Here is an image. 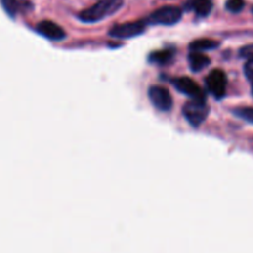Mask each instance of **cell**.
Segmentation results:
<instances>
[{
    "label": "cell",
    "instance_id": "6da1fadb",
    "mask_svg": "<svg viewBox=\"0 0 253 253\" xmlns=\"http://www.w3.org/2000/svg\"><path fill=\"white\" fill-rule=\"evenodd\" d=\"M123 6V0H100L93 6L83 10L79 14V20L83 22H98L105 17L110 16Z\"/></svg>",
    "mask_w": 253,
    "mask_h": 253
},
{
    "label": "cell",
    "instance_id": "7a4b0ae2",
    "mask_svg": "<svg viewBox=\"0 0 253 253\" xmlns=\"http://www.w3.org/2000/svg\"><path fill=\"white\" fill-rule=\"evenodd\" d=\"M183 114L190 125L198 127L207 119L208 114H209V108L207 105V101L190 100L183 108Z\"/></svg>",
    "mask_w": 253,
    "mask_h": 253
},
{
    "label": "cell",
    "instance_id": "3957f363",
    "mask_svg": "<svg viewBox=\"0 0 253 253\" xmlns=\"http://www.w3.org/2000/svg\"><path fill=\"white\" fill-rule=\"evenodd\" d=\"M182 19V10L177 6H162L153 11L148 17V22L153 25H169L177 24Z\"/></svg>",
    "mask_w": 253,
    "mask_h": 253
},
{
    "label": "cell",
    "instance_id": "277c9868",
    "mask_svg": "<svg viewBox=\"0 0 253 253\" xmlns=\"http://www.w3.org/2000/svg\"><path fill=\"white\" fill-rule=\"evenodd\" d=\"M173 84H174V86L180 93L189 96L192 100L207 101V96H205L204 90L193 79L188 78V77H179V78L173 81Z\"/></svg>",
    "mask_w": 253,
    "mask_h": 253
},
{
    "label": "cell",
    "instance_id": "5b68a950",
    "mask_svg": "<svg viewBox=\"0 0 253 253\" xmlns=\"http://www.w3.org/2000/svg\"><path fill=\"white\" fill-rule=\"evenodd\" d=\"M207 88L216 99L224 98L226 94L227 78L221 69H214L207 77Z\"/></svg>",
    "mask_w": 253,
    "mask_h": 253
},
{
    "label": "cell",
    "instance_id": "8992f818",
    "mask_svg": "<svg viewBox=\"0 0 253 253\" xmlns=\"http://www.w3.org/2000/svg\"><path fill=\"white\" fill-rule=\"evenodd\" d=\"M146 30V25L143 21H132L125 22V24L115 25L110 30V36L114 39H132L143 34Z\"/></svg>",
    "mask_w": 253,
    "mask_h": 253
},
{
    "label": "cell",
    "instance_id": "52a82bcc",
    "mask_svg": "<svg viewBox=\"0 0 253 253\" xmlns=\"http://www.w3.org/2000/svg\"><path fill=\"white\" fill-rule=\"evenodd\" d=\"M148 96L156 109L161 111H168L172 109L173 100L168 89L163 86H151L148 90Z\"/></svg>",
    "mask_w": 253,
    "mask_h": 253
},
{
    "label": "cell",
    "instance_id": "ba28073f",
    "mask_svg": "<svg viewBox=\"0 0 253 253\" xmlns=\"http://www.w3.org/2000/svg\"><path fill=\"white\" fill-rule=\"evenodd\" d=\"M36 30L42 36H44L46 39L53 40V41H61L66 37V32L63 31V29L57 24H54V22L48 21V20L40 22L36 26Z\"/></svg>",
    "mask_w": 253,
    "mask_h": 253
},
{
    "label": "cell",
    "instance_id": "9c48e42d",
    "mask_svg": "<svg viewBox=\"0 0 253 253\" xmlns=\"http://www.w3.org/2000/svg\"><path fill=\"white\" fill-rule=\"evenodd\" d=\"M187 6L188 9L194 10L198 16L205 17L211 12L212 1L211 0H189Z\"/></svg>",
    "mask_w": 253,
    "mask_h": 253
},
{
    "label": "cell",
    "instance_id": "30bf717a",
    "mask_svg": "<svg viewBox=\"0 0 253 253\" xmlns=\"http://www.w3.org/2000/svg\"><path fill=\"white\" fill-rule=\"evenodd\" d=\"M209 64H210L209 57L205 56L203 52L192 51V53L189 54V66L190 68H192V71L200 72L204 68H207Z\"/></svg>",
    "mask_w": 253,
    "mask_h": 253
},
{
    "label": "cell",
    "instance_id": "8fae6325",
    "mask_svg": "<svg viewBox=\"0 0 253 253\" xmlns=\"http://www.w3.org/2000/svg\"><path fill=\"white\" fill-rule=\"evenodd\" d=\"M219 46L216 41L210 39H200L197 41L190 43V49L195 52H203V51H209V49H214Z\"/></svg>",
    "mask_w": 253,
    "mask_h": 253
},
{
    "label": "cell",
    "instance_id": "7c38bea8",
    "mask_svg": "<svg viewBox=\"0 0 253 253\" xmlns=\"http://www.w3.org/2000/svg\"><path fill=\"white\" fill-rule=\"evenodd\" d=\"M173 57V51L172 49H162V51L153 52L150 56V61L152 63H158V64H165L168 61H170Z\"/></svg>",
    "mask_w": 253,
    "mask_h": 253
},
{
    "label": "cell",
    "instance_id": "4fadbf2b",
    "mask_svg": "<svg viewBox=\"0 0 253 253\" xmlns=\"http://www.w3.org/2000/svg\"><path fill=\"white\" fill-rule=\"evenodd\" d=\"M1 5L9 16L14 17L15 15L17 14V10H19V4H17L16 0H1Z\"/></svg>",
    "mask_w": 253,
    "mask_h": 253
},
{
    "label": "cell",
    "instance_id": "5bb4252c",
    "mask_svg": "<svg viewBox=\"0 0 253 253\" xmlns=\"http://www.w3.org/2000/svg\"><path fill=\"white\" fill-rule=\"evenodd\" d=\"M235 115L239 116L242 120L247 121V123L253 124V108H239L234 111Z\"/></svg>",
    "mask_w": 253,
    "mask_h": 253
},
{
    "label": "cell",
    "instance_id": "9a60e30c",
    "mask_svg": "<svg viewBox=\"0 0 253 253\" xmlns=\"http://www.w3.org/2000/svg\"><path fill=\"white\" fill-rule=\"evenodd\" d=\"M245 7V0H227L226 1V9L230 12H240L242 11Z\"/></svg>",
    "mask_w": 253,
    "mask_h": 253
},
{
    "label": "cell",
    "instance_id": "2e32d148",
    "mask_svg": "<svg viewBox=\"0 0 253 253\" xmlns=\"http://www.w3.org/2000/svg\"><path fill=\"white\" fill-rule=\"evenodd\" d=\"M245 74H246L247 79H249V82L251 83L253 95V59H249L247 63L245 64Z\"/></svg>",
    "mask_w": 253,
    "mask_h": 253
},
{
    "label": "cell",
    "instance_id": "e0dca14e",
    "mask_svg": "<svg viewBox=\"0 0 253 253\" xmlns=\"http://www.w3.org/2000/svg\"><path fill=\"white\" fill-rule=\"evenodd\" d=\"M240 56H241L242 58H246L247 61H249V59H253V44H247V46L242 47V48L240 49Z\"/></svg>",
    "mask_w": 253,
    "mask_h": 253
},
{
    "label": "cell",
    "instance_id": "ac0fdd59",
    "mask_svg": "<svg viewBox=\"0 0 253 253\" xmlns=\"http://www.w3.org/2000/svg\"><path fill=\"white\" fill-rule=\"evenodd\" d=\"M252 11H253V7H252Z\"/></svg>",
    "mask_w": 253,
    "mask_h": 253
}]
</instances>
